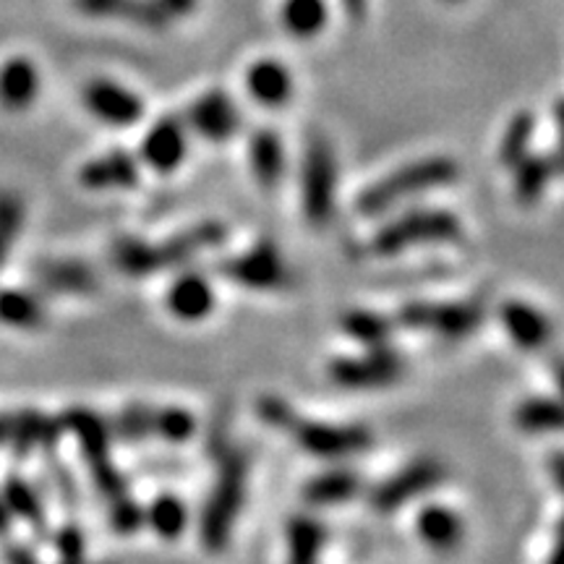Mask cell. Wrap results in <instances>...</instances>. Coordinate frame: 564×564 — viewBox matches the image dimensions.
Instances as JSON below:
<instances>
[{
    "mask_svg": "<svg viewBox=\"0 0 564 564\" xmlns=\"http://www.w3.org/2000/svg\"><path fill=\"white\" fill-rule=\"evenodd\" d=\"M533 133H535L533 112L531 110L514 112L512 121L507 123V129L502 133V141H499V162L512 171V167L518 165L525 154H531Z\"/></svg>",
    "mask_w": 564,
    "mask_h": 564,
    "instance_id": "e575fe53",
    "label": "cell"
},
{
    "mask_svg": "<svg viewBox=\"0 0 564 564\" xmlns=\"http://www.w3.org/2000/svg\"><path fill=\"white\" fill-rule=\"evenodd\" d=\"M58 564H87V535L76 523L61 525L53 535Z\"/></svg>",
    "mask_w": 564,
    "mask_h": 564,
    "instance_id": "8d00e7d4",
    "label": "cell"
},
{
    "mask_svg": "<svg viewBox=\"0 0 564 564\" xmlns=\"http://www.w3.org/2000/svg\"><path fill=\"white\" fill-rule=\"evenodd\" d=\"M251 173L264 192H274L285 175V144L280 133L272 129H259L249 141Z\"/></svg>",
    "mask_w": 564,
    "mask_h": 564,
    "instance_id": "7402d4cb",
    "label": "cell"
},
{
    "mask_svg": "<svg viewBox=\"0 0 564 564\" xmlns=\"http://www.w3.org/2000/svg\"><path fill=\"white\" fill-rule=\"evenodd\" d=\"M405 373V361L390 345L366 348L361 356L335 358L329 364V379L345 390H382L400 382Z\"/></svg>",
    "mask_w": 564,
    "mask_h": 564,
    "instance_id": "30bf717a",
    "label": "cell"
},
{
    "mask_svg": "<svg viewBox=\"0 0 564 564\" xmlns=\"http://www.w3.org/2000/svg\"><path fill=\"white\" fill-rule=\"evenodd\" d=\"M340 3L350 19H361L366 13V6H369V0H340Z\"/></svg>",
    "mask_w": 564,
    "mask_h": 564,
    "instance_id": "b9f144b4",
    "label": "cell"
},
{
    "mask_svg": "<svg viewBox=\"0 0 564 564\" xmlns=\"http://www.w3.org/2000/svg\"><path fill=\"white\" fill-rule=\"evenodd\" d=\"M165 306L175 319L188 324L202 322L215 308V288L202 272H183L167 288Z\"/></svg>",
    "mask_w": 564,
    "mask_h": 564,
    "instance_id": "e0dca14e",
    "label": "cell"
},
{
    "mask_svg": "<svg viewBox=\"0 0 564 564\" xmlns=\"http://www.w3.org/2000/svg\"><path fill=\"white\" fill-rule=\"evenodd\" d=\"M514 426L525 434H552L562 429V405L554 398H528L514 408Z\"/></svg>",
    "mask_w": 564,
    "mask_h": 564,
    "instance_id": "836d02e7",
    "label": "cell"
},
{
    "mask_svg": "<svg viewBox=\"0 0 564 564\" xmlns=\"http://www.w3.org/2000/svg\"><path fill=\"white\" fill-rule=\"evenodd\" d=\"M327 544V528L312 514H299L288 523L285 552L288 564H319V556Z\"/></svg>",
    "mask_w": 564,
    "mask_h": 564,
    "instance_id": "f1b7e54d",
    "label": "cell"
},
{
    "mask_svg": "<svg viewBox=\"0 0 564 564\" xmlns=\"http://www.w3.org/2000/svg\"><path fill=\"white\" fill-rule=\"evenodd\" d=\"M415 533L434 552H449L463 541L465 525L455 510L444 505H426L415 518Z\"/></svg>",
    "mask_w": 564,
    "mask_h": 564,
    "instance_id": "cb8c5ba5",
    "label": "cell"
},
{
    "mask_svg": "<svg viewBox=\"0 0 564 564\" xmlns=\"http://www.w3.org/2000/svg\"><path fill=\"white\" fill-rule=\"evenodd\" d=\"M6 564H42V562L26 544H9L6 546Z\"/></svg>",
    "mask_w": 564,
    "mask_h": 564,
    "instance_id": "60d3db41",
    "label": "cell"
},
{
    "mask_svg": "<svg viewBox=\"0 0 564 564\" xmlns=\"http://www.w3.org/2000/svg\"><path fill=\"white\" fill-rule=\"evenodd\" d=\"M340 327L350 340L364 345V348H379V345H390V337L398 324L387 314L356 308V312L343 314Z\"/></svg>",
    "mask_w": 564,
    "mask_h": 564,
    "instance_id": "1f68e13d",
    "label": "cell"
},
{
    "mask_svg": "<svg viewBox=\"0 0 564 564\" xmlns=\"http://www.w3.org/2000/svg\"><path fill=\"white\" fill-rule=\"evenodd\" d=\"M457 173H460L457 162L453 158H444V154L408 162V165L387 173L384 178H379L377 183H371L369 188H364L356 202L358 215L364 217L384 215V212H390L392 207H398V204L413 199V196L449 186V183L457 181Z\"/></svg>",
    "mask_w": 564,
    "mask_h": 564,
    "instance_id": "7a4b0ae2",
    "label": "cell"
},
{
    "mask_svg": "<svg viewBox=\"0 0 564 564\" xmlns=\"http://www.w3.org/2000/svg\"><path fill=\"white\" fill-rule=\"evenodd\" d=\"M186 126L188 131L199 133L202 139L223 144V141L232 139L241 131L243 116L228 91L212 89L192 102V108L186 112Z\"/></svg>",
    "mask_w": 564,
    "mask_h": 564,
    "instance_id": "4fadbf2b",
    "label": "cell"
},
{
    "mask_svg": "<svg viewBox=\"0 0 564 564\" xmlns=\"http://www.w3.org/2000/svg\"><path fill=\"white\" fill-rule=\"evenodd\" d=\"M139 154L154 173L178 171L188 154V126L178 118H160L141 139Z\"/></svg>",
    "mask_w": 564,
    "mask_h": 564,
    "instance_id": "9a60e30c",
    "label": "cell"
},
{
    "mask_svg": "<svg viewBox=\"0 0 564 564\" xmlns=\"http://www.w3.org/2000/svg\"><path fill=\"white\" fill-rule=\"evenodd\" d=\"M549 564H560V552H556V549H554V554L549 556Z\"/></svg>",
    "mask_w": 564,
    "mask_h": 564,
    "instance_id": "bcb514c9",
    "label": "cell"
},
{
    "mask_svg": "<svg viewBox=\"0 0 564 564\" xmlns=\"http://www.w3.org/2000/svg\"><path fill=\"white\" fill-rule=\"evenodd\" d=\"M301 199L306 220L324 225L333 217L337 202V158L327 139L314 137L303 154Z\"/></svg>",
    "mask_w": 564,
    "mask_h": 564,
    "instance_id": "9c48e42d",
    "label": "cell"
},
{
    "mask_svg": "<svg viewBox=\"0 0 564 564\" xmlns=\"http://www.w3.org/2000/svg\"><path fill=\"white\" fill-rule=\"evenodd\" d=\"M61 429V421L47 419V415H42L37 411L13 413L9 447L17 457H30L32 453H37V449L47 453V449H53L55 442H58Z\"/></svg>",
    "mask_w": 564,
    "mask_h": 564,
    "instance_id": "603a6c76",
    "label": "cell"
},
{
    "mask_svg": "<svg viewBox=\"0 0 564 564\" xmlns=\"http://www.w3.org/2000/svg\"><path fill=\"white\" fill-rule=\"evenodd\" d=\"M21 225H24V204L13 194H0V267L9 259Z\"/></svg>",
    "mask_w": 564,
    "mask_h": 564,
    "instance_id": "d590c367",
    "label": "cell"
},
{
    "mask_svg": "<svg viewBox=\"0 0 564 564\" xmlns=\"http://www.w3.org/2000/svg\"><path fill=\"white\" fill-rule=\"evenodd\" d=\"M444 481V465L434 457H419L408 463L398 474H392L371 491V507L382 514H392L403 510L415 499L426 497Z\"/></svg>",
    "mask_w": 564,
    "mask_h": 564,
    "instance_id": "7c38bea8",
    "label": "cell"
},
{
    "mask_svg": "<svg viewBox=\"0 0 564 564\" xmlns=\"http://www.w3.org/2000/svg\"><path fill=\"white\" fill-rule=\"evenodd\" d=\"M560 173V154H525L512 167L514 199L520 204H535L544 196L549 183Z\"/></svg>",
    "mask_w": 564,
    "mask_h": 564,
    "instance_id": "d4e9b609",
    "label": "cell"
},
{
    "mask_svg": "<svg viewBox=\"0 0 564 564\" xmlns=\"http://www.w3.org/2000/svg\"><path fill=\"white\" fill-rule=\"evenodd\" d=\"M463 236L460 217L449 209H413L373 232L371 249L379 257H398L413 246L455 243Z\"/></svg>",
    "mask_w": 564,
    "mask_h": 564,
    "instance_id": "5b68a950",
    "label": "cell"
},
{
    "mask_svg": "<svg viewBox=\"0 0 564 564\" xmlns=\"http://www.w3.org/2000/svg\"><path fill=\"white\" fill-rule=\"evenodd\" d=\"M144 525H150L160 539H178L188 525V507L175 494H158L144 510Z\"/></svg>",
    "mask_w": 564,
    "mask_h": 564,
    "instance_id": "d6a6232c",
    "label": "cell"
},
{
    "mask_svg": "<svg viewBox=\"0 0 564 564\" xmlns=\"http://www.w3.org/2000/svg\"><path fill=\"white\" fill-rule=\"evenodd\" d=\"M280 432L291 434V440L299 444L303 453L324 457V460H340L369 449L371 432L361 423H327V421H308L295 411L288 413Z\"/></svg>",
    "mask_w": 564,
    "mask_h": 564,
    "instance_id": "ba28073f",
    "label": "cell"
},
{
    "mask_svg": "<svg viewBox=\"0 0 564 564\" xmlns=\"http://www.w3.org/2000/svg\"><path fill=\"white\" fill-rule=\"evenodd\" d=\"M246 91L262 108H282L293 97V74L278 58H259L246 68Z\"/></svg>",
    "mask_w": 564,
    "mask_h": 564,
    "instance_id": "ac0fdd59",
    "label": "cell"
},
{
    "mask_svg": "<svg viewBox=\"0 0 564 564\" xmlns=\"http://www.w3.org/2000/svg\"><path fill=\"white\" fill-rule=\"evenodd\" d=\"M444 3H463V0H444Z\"/></svg>",
    "mask_w": 564,
    "mask_h": 564,
    "instance_id": "7dc6e473",
    "label": "cell"
},
{
    "mask_svg": "<svg viewBox=\"0 0 564 564\" xmlns=\"http://www.w3.org/2000/svg\"><path fill=\"white\" fill-rule=\"evenodd\" d=\"M361 491V476L348 468H333L308 478L303 486V499L314 507H340L348 505Z\"/></svg>",
    "mask_w": 564,
    "mask_h": 564,
    "instance_id": "83f0119b",
    "label": "cell"
},
{
    "mask_svg": "<svg viewBox=\"0 0 564 564\" xmlns=\"http://www.w3.org/2000/svg\"><path fill=\"white\" fill-rule=\"evenodd\" d=\"M40 95V70L30 58L17 55L0 66V105L6 110L21 112L32 108Z\"/></svg>",
    "mask_w": 564,
    "mask_h": 564,
    "instance_id": "44dd1931",
    "label": "cell"
},
{
    "mask_svg": "<svg viewBox=\"0 0 564 564\" xmlns=\"http://www.w3.org/2000/svg\"><path fill=\"white\" fill-rule=\"evenodd\" d=\"M45 303L37 293L21 288L0 291V324L13 329H37L45 324Z\"/></svg>",
    "mask_w": 564,
    "mask_h": 564,
    "instance_id": "f546056e",
    "label": "cell"
},
{
    "mask_svg": "<svg viewBox=\"0 0 564 564\" xmlns=\"http://www.w3.org/2000/svg\"><path fill=\"white\" fill-rule=\"evenodd\" d=\"M0 497L6 499V505H9L13 518L24 520V523L32 528L34 535L51 533L45 502H42V494L32 481H26V478L19 474H11L3 481V491H0Z\"/></svg>",
    "mask_w": 564,
    "mask_h": 564,
    "instance_id": "484cf974",
    "label": "cell"
},
{
    "mask_svg": "<svg viewBox=\"0 0 564 564\" xmlns=\"http://www.w3.org/2000/svg\"><path fill=\"white\" fill-rule=\"evenodd\" d=\"M110 436L121 442L183 444L196 434V415L178 405H126L108 419Z\"/></svg>",
    "mask_w": 564,
    "mask_h": 564,
    "instance_id": "8992f818",
    "label": "cell"
},
{
    "mask_svg": "<svg viewBox=\"0 0 564 564\" xmlns=\"http://www.w3.org/2000/svg\"><path fill=\"white\" fill-rule=\"evenodd\" d=\"M246 486H249V457L241 449H232L223 457L215 486L202 510L199 539L207 552L217 554L230 544L232 528L246 502Z\"/></svg>",
    "mask_w": 564,
    "mask_h": 564,
    "instance_id": "3957f363",
    "label": "cell"
},
{
    "mask_svg": "<svg viewBox=\"0 0 564 564\" xmlns=\"http://www.w3.org/2000/svg\"><path fill=\"white\" fill-rule=\"evenodd\" d=\"M554 481L562 484V457L554 455Z\"/></svg>",
    "mask_w": 564,
    "mask_h": 564,
    "instance_id": "f6af8a7d",
    "label": "cell"
},
{
    "mask_svg": "<svg viewBox=\"0 0 564 564\" xmlns=\"http://www.w3.org/2000/svg\"><path fill=\"white\" fill-rule=\"evenodd\" d=\"M141 178L139 160L131 152L116 150L89 160L79 171V181L89 192H129Z\"/></svg>",
    "mask_w": 564,
    "mask_h": 564,
    "instance_id": "2e32d148",
    "label": "cell"
},
{
    "mask_svg": "<svg viewBox=\"0 0 564 564\" xmlns=\"http://www.w3.org/2000/svg\"><path fill=\"white\" fill-rule=\"evenodd\" d=\"M154 6H158V11L165 17V21H173V19H183L188 17V13L196 11V6H199V0H152Z\"/></svg>",
    "mask_w": 564,
    "mask_h": 564,
    "instance_id": "ab89813d",
    "label": "cell"
},
{
    "mask_svg": "<svg viewBox=\"0 0 564 564\" xmlns=\"http://www.w3.org/2000/svg\"><path fill=\"white\" fill-rule=\"evenodd\" d=\"M499 322L505 324L507 335H510V340L518 348L535 350L544 348L552 340V322H549V316L525 301H507L499 308Z\"/></svg>",
    "mask_w": 564,
    "mask_h": 564,
    "instance_id": "d6986e66",
    "label": "cell"
},
{
    "mask_svg": "<svg viewBox=\"0 0 564 564\" xmlns=\"http://www.w3.org/2000/svg\"><path fill=\"white\" fill-rule=\"evenodd\" d=\"M217 274L230 282H238L253 291H280L291 285V267L272 243H257L243 253L223 259L217 264Z\"/></svg>",
    "mask_w": 564,
    "mask_h": 564,
    "instance_id": "8fae6325",
    "label": "cell"
},
{
    "mask_svg": "<svg viewBox=\"0 0 564 564\" xmlns=\"http://www.w3.org/2000/svg\"><path fill=\"white\" fill-rule=\"evenodd\" d=\"M100 564H112V562H100Z\"/></svg>",
    "mask_w": 564,
    "mask_h": 564,
    "instance_id": "c3c4849f",
    "label": "cell"
},
{
    "mask_svg": "<svg viewBox=\"0 0 564 564\" xmlns=\"http://www.w3.org/2000/svg\"><path fill=\"white\" fill-rule=\"evenodd\" d=\"M225 236H228V230H225L223 223L207 220L173 232L171 238L160 243H147L141 238L123 236L112 243L110 257L118 272L129 274V278H150L160 270H173V267H181L202 257V253L217 249V246H223Z\"/></svg>",
    "mask_w": 564,
    "mask_h": 564,
    "instance_id": "6da1fadb",
    "label": "cell"
},
{
    "mask_svg": "<svg viewBox=\"0 0 564 564\" xmlns=\"http://www.w3.org/2000/svg\"><path fill=\"white\" fill-rule=\"evenodd\" d=\"M11 523H13V514L9 510V505H6V499L0 497V535L11 531Z\"/></svg>",
    "mask_w": 564,
    "mask_h": 564,
    "instance_id": "ee69618b",
    "label": "cell"
},
{
    "mask_svg": "<svg viewBox=\"0 0 564 564\" xmlns=\"http://www.w3.org/2000/svg\"><path fill=\"white\" fill-rule=\"evenodd\" d=\"M47 468H51V478H53V486L55 491H58V497L63 499L66 505H74L76 497H79V491H76V484L74 478L63 465L58 463V457H55L51 449H47Z\"/></svg>",
    "mask_w": 564,
    "mask_h": 564,
    "instance_id": "f35d334b",
    "label": "cell"
},
{
    "mask_svg": "<svg viewBox=\"0 0 564 564\" xmlns=\"http://www.w3.org/2000/svg\"><path fill=\"white\" fill-rule=\"evenodd\" d=\"M394 324L429 333L444 340H463L481 327L486 308L481 301H411L394 312Z\"/></svg>",
    "mask_w": 564,
    "mask_h": 564,
    "instance_id": "52a82bcc",
    "label": "cell"
},
{
    "mask_svg": "<svg viewBox=\"0 0 564 564\" xmlns=\"http://www.w3.org/2000/svg\"><path fill=\"white\" fill-rule=\"evenodd\" d=\"M84 108L97 121L116 126V129H131L144 116V102L137 91L112 79H91L84 87Z\"/></svg>",
    "mask_w": 564,
    "mask_h": 564,
    "instance_id": "5bb4252c",
    "label": "cell"
},
{
    "mask_svg": "<svg viewBox=\"0 0 564 564\" xmlns=\"http://www.w3.org/2000/svg\"><path fill=\"white\" fill-rule=\"evenodd\" d=\"M76 6L97 19H123L144 30H162L167 24L152 0H76Z\"/></svg>",
    "mask_w": 564,
    "mask_h": 564,
    "instance_id": "4316f807",
    "label": "cell"
},
{
    "mask_svg": "<svg viewBox=\"0 0 564 564\" xmlns=\"http://www.w3.org/2000/svg\"><path fill=\"white\" fill-rule=\"evenodd\" d=\"M13 413H0V447H9Z\"/></svg>",
    "mask_w": 564,
    "mask_h": 564,
    "instance_id": "7bdbcfd3",
    "label": "cell"
},
{
    "mask_svg": "<svg viewBox=\"0 0 564 564\" xmlns=\"http://www.w3.org/2000/svg\"><path fill=\"white\" fill-rule=\"evenodd\" d=\"M108 510H110V523L118 533H137L139 528L144 525V510H141L131 497L121 499V502L108 507Z\"/></svg>",
    "mask_w": 564,
    "mask_h": 564,
    "instance_id": "74e56055",
    "label": "cell"
},
{
    "mask_svg": "<svg viewBox=\"0 0 564 564\" xmlns=\"http://www.w3.org/2000/svg\"><path fill=\"white\" fill-rule=\"evenodd\" d=\"M61 426L66 432L74 434L76 444H79V453L87 463L91 484L100 497L108 502V507L118 505L121 499L131 497L129 494V484L118 470V465L112 463V453H110V429H108V419L97 415L89 408H70V411L61 419Z\"/></svg>",
    "mask_w": 564,
    "mask_h": 564,
    "instance_id": "277c9868",
    "label": "cell"
},
{
    "mask_svg": "<svg viewBox=\"0 0 564 564\" xmlns=\"http://www.w3.org/2000/svg\"><path fill=\"white\" fill-rule=\"evenodd\" d=\"M280 21L293 37L312 40L327 26L329 6L327 0H282Z\"/></svg>",
    "mask_w": 564,
    "mask_h": 564,
    "instance_id": "4dcf8cb0",
    "label": "cell"
},
{
    "mask_svg": "<svg viewBox=\"0 0 564 564\" xmlns=\"http://www.w3.org/2000/svg\"><path fill=\"white\" fill-rule=\"evenodd\" d=\"M34 280L58 295H87L97 288V274L79 259H42L34 264Z\"/></svg>",
    "mask_w": 564,
    "mask_h": 564,
    "instance_id": "ffe728a7",
    "label": "cell"
}]
</instances>
